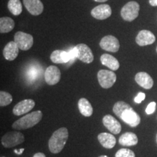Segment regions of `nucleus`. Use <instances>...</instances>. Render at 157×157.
<instances>
[{
  "label": "nucleus",
  "mask_w": 157,
  "mask_h": 157,
  "mask_svg": "<svg viewBox=\"0 0 157 157\" xmlns=\"http://www.w3.org/2000/svg\"><path fill=\"white\" fill-rule=\"evenodd\" d=\"M25 137L21 132H9L2 137L1 143L5 148H13L24 142Z\"/></svg>",
  "instance_id": "obj_5"
},
{
  "label": "nucleus",
  "mask_w": 157,
  "mask_h": 157,
  "mask_svg": "<svg viewBox=\"0 0 157 157\" xmlns=\"http://www.w3.org/2000/svg\"><path fill=\"white\" fill-rule=\"evenodd\" d=\"M7 7H8L9 11L15 16L21 15L23 11L22 5L20 0H9Z\"/></svg>",
  "instance_id": "obj_24"
},
{
  "label": "nucleus",
  "mask_w": 157,
  "mask_h": 157,
  "mask_svg": "<svg viewBox=\"0 0 157 157\" xmlns=\"http://www.w3.org/2000/svg\"><path fill=\"white\" fill-rule=\"evenodd\" d=\"M25 8L33 15H39L44 10V5L40 0H23Z\"/></svg>",
  "instance_id": "obj_15"
},
{
  "label": "nucleus",
  "mask_w": 157,
  "mask_h": 157,
  "mask_svg": "<svg viewBox=\"0 0 157 157\" xmlns=\"http://www.w3.org/2000/svg\"><path fill=\"white\" fill-rule=\"evenodd\" d=\"M145 98H146V95L143 93H139L137 94V95L135 98V102L136 103H140L143 101H144Z\"/></svg>",
  "instance_id": "obj_28"
},
{
  "label": "nucleus",
  "mask_w": 157,
  "mask_h": 157,
  "mask_svg": "<svg viewBox=\"0 0 157 157\" xmlns=\"http://www.w3.org/2000/svg\"><path fill=\"white\" fill-rule=\"evenodd\" d=\"M149 4L153 7H156L157 6V0H149Z\"/></svg>",
  "instance_id": "obj_30"
},
{
  "label": "nucleus",
  "mask_w": 157,
  "mask_h": 157,
  "mask_svg": "<svg viewBox=\"0 0 157 157\" xmlns=\"http://www.w3.org/2000/svg\"><path fill=\"white\" fill-rule=\"evenodd\" d=\"M98 157H109L108 156H106V155H102V156H100Z\"/></svg>",
  "instance_id": "obj_33"
},
{
  "label": "nucleus",
  "mask_w": 157,
  "mask_h": 157,
  "mask_svg": "<svg viewBox=\"0 0 157 157\" xmlns=\"http://www.w3.org/2000/svg\"><path fill=\"white\" fill-rule=\"evenodd\" d=\"M135 82L138 85L146 90L151 89L154 85V80L146 72H139L135 75Z\"/></svg>",
  "instance_id": "obj_16"
},
{
  "label": "nucleus",
  "mask_w": 157,
  "mask_h": 157,
  "mask_svg": "<svg viewBox=\"0 0 157 157\" xmlns=\"http://www.w3.org/2000/svg\"><path fill=\"white\" fill-rule=\"evenodd\" d=\"M95 2H105L108 1V0H94Z\"/></svg>",
  "instance_id": "obj_32"
},
{
  "label": "nucleus",
  "mask_w": 157,
  "mask_h": 157,
  "mask_svg": "<svg viewBox=\"0 0 157 157\" xmlns=\"http://www.w3.org/2000/svg\"><path fill=\"white\" fill-rule=\"evenodd\" d=\"M140 11V5L137 2H129L121 10V17L124 21L131 22L136 19L139 15Z\"/></svg>",
  "instance_id": "obj_4"
},
{
  "label": "nucleus",
  "mask_w": 157,
  "mask_h": 157,
  "mask_svg": "<svg viewBox=\"0 0 157 157\" xmlns=\"http://www.w3.org/2000/svg\"><path fill=\"white\" fill-rule=\"evenodd\" d=\"M50 60L54 63H68L69 61L70 60H71V57L69 52L57 50L52 52V54L50 56Z\"/></svg>",
  "instance_id": "obj_18"
},
{
  "label": "nucleus",
  "mask_w": 157,
  "mask_h": 157,
  "mask_svg": "<svg viewBox=\"0 0 157 157\" xmlns=\"http://www.w3.org/2000/svg\"><path fill=\"white\" fill-rule=\"evenodd\" d=\"M61 74L59 68L56 66H50L44 71V80L49 85H55L60 80Z\"/></svg>",
  "instance_id": "obj_9"
},
{
  "label": "nucleus",
  "mask_w": 157,
  "mask_h": 157,
  "mask_svg": "<svg viewBox=\"0 0 157 157\" xmlns=\"http://www.w3.org/2000/svg\"><path fill=\"white\" fill-rule=\"evenodd\" d=\"M98 140L102 146L108 149H111L115 146L117 140L112 134L108 132H102L98 135Z\"/></svg>",
  "instance_id": "obj_19"
},
{
  "label": "nucleus",
  "mask_w": 157,
  "mask_h": 157,
  "mask_svg": "<svg viewBox=\"0 0 157 157\" xmlns=\"http://www.w3.org/2000/svg\"><path fill=\"white\" fill-rule=\"evenodd\" d=\"M156 52H157V48H156Z\"/></svg>",
  "instance_id": "obj_34"
},
{
  "label": "nucleus",
  "mask_w": 157,
  "mask_h": 157,
  "mask_svg": "<svg viewBox=\"0 0 157 157\" xmlns=\"http://www.w3.org/2000/svg\"><path fill=\"white\" fill-rule=\"evenodd\" d=\"M138 143L137 135L133 132H125L119 137V143L122 146H134Z\"/></svg>",
  "instance_id": "obj_20"
},
{
  "label": "nucleus",
  "mask_w": 157,
  "mask_h": 157,
  "mask_svg": "<svg viewBox=\"0 0 157 157\" xmlns=\"http://www.w3.org/2000/svg\"><path fill=\"white\" fill-rule=\"evenodd\" d=\"M156 41L155 35L148 30H142L137 35L135 42L139 46L143 47L152 44Z\"/></svg>",
  "instance_id": "obj_13"
},
{
  "label": "nucleus",
  "mask_w": 157,
  "mask_h": 157,
  "mask_svg": "<svg viewBox=\"0 0 157 157\" xmlns=\"http://www.w3.org/2000/svg\"><path fill=\"white\" fill-rule=\"evenodd\" d=\"M103 124L112 134L118 135L121 131V124L113 116L108 114L103 118Z\"/></svg>",
  "instance_id": "obj_14"
},
{
  "label": "nucleus",
  "mask_w": 157,
  "mask_h": 157,
  "mask_svg": "<svg viewBox=\"0 0 157 157\" xmlns=\"http://www.w3.org/2000/svg\"><path fill=\"white\" fill-rule=\"evenodd\" d=\"M14 42L16 43L20 50L26 51L31 48L34 44V38L27 33L17 31L14 36Z\"/></svg>",
  "instance_id": "obj_7"
},
{
  "label": "nucleus",
  "mask_w": 157,
  "mask_h": 157,
  "mask_svg": "<svg viewBox=\"0 0 157 157\" xmlns=\"http://www.w3.org/2000/svg\"><path fill=\"white\" fill-rule=\"evenodd\" d=\"M43 117L41 111H36L28 113L24 117L20 118L18 120L15 121L13 124V128L15 129H26L33 127L42 120Z\"/></svg>",
  "instance_id": "obj_3"
},
{
  "label": "nucleus",
  "mask_w": 157,
  "mask_h": 157,
  "mask_svg": "<svg viewBox=\"0 0 157 157\" xmlns=\"http://www.w3.org/2000/svg\"><path fill=\"white\" fill-rule=\"evenodd\" d=\"M78 108L79 110L80 113H82L84 117H90L93 115V109L91 103L86 98H82L79 99L78 102Z\"/></svg>",
  "instance_id": "obj_22"
},
{
  "label": "nucleus",
  "mask_w": 157,
  "mask_h": 157,
  "mask_svg": "<svg viewBox=\"0 0 157 157\" xmlns=\"http://www.w3.org/2000/svg\"><path fill=\"white\" fill-rule=\"evenodd\" d=\"M15 27V21L11 17H2L0 18V32L6 34L10 32Z\"/></svg>",
  "instance_id": "obj_23"
},
{
  "label": "nucleus",
  "mask_w": 157,
  "mask_h": 157,
  "mask_svg": "<svg viewBox=\"0 0 157 157\" xmlns=\"http://www.w3.org/2000/svg\"><path fill=\"white\" fill-rule=\"evenodd\" d=\"M112 14V10L109 5H100L93 8L91 11V15L94 18L98 20H105L109 18Z\"/></svg>",
  "instance_id": "obj_12"
},
{
  "label": "nucleus",
  "mask_w": 157,
  "mask_h": 157,
  "mask_svg": "<svg viewBox=\"0 0 157 157\" xmlns=\"http://www.w3.org/2000/svg\"><path fill=\"white\" fill-rule=\"evenodd\" d=\"M13 101V96L8 93L1 91L0 92V105L2 107L10 105Z\"/></svg>",
  "instance_id": "obj_25"
},
{
  "label": "nucleus",
  "mask_w": 157,
  "mask_h": 157,
  "mask_svg": "<svg viewBox=\"0 0 157 157\" xmlns=\"http://www.w3.org/2000/svg\"><path fill=\"white\" fill-rule=\"evenodd\" d=\"M35 106V102L32 99H25L19 102L13 108V113L15 116L25 114L31 111Z\"/></svg>",
  "instance_id": "obj_11"
},
{
  "label": "nucleus",
  "mask_w": 157,
  "mask_h": 157,
  "mask_svg": "<svg viewBox=\"0 0 157 157\" xmlns=\"http://www.w3.org/2000/svg\"><path fill=\"white\" fill-rule=\"evenodd\" d=\"M156 103L155 102H151V103H149L146 109V112L147 114H152V113H154V111H156Z\"/></svg>",
  "instance_id": "obj_27"
},
{
  "label": "nucleus",
  "mask_w": 157,
  "mask_h": 157,
  "mask_svg": "<svg viewBox=\"0 0 157 157\" xmlns=\"http://www.w3.org/2000/svg\"><path fill=\"white\" fill-rule=\"evenodd\" d=\"M100 46L103 50L111 52H118L120 48L119 40L112 35H108L102 38L100 42Z\"/></svg>",
  "instance_id": "obj_8"
},
{
  "label": "nucleus",
  "mask_w": 157,
  "mask_h": 157,
  "mask_svg": "<svg viewBox=\"0 0 157 157\" xmlns=\"http://www.w3.org/2000/svg\"><path fill=\"white\" fill-rule=\"evenodd\" d=\"M19 48L14 41L6 44L3 50V56L7 60H14L19 54Z\"/></svg>",
  "instance_id": "obj_17"
},
{
  "label": "nucleus",
  "mask_w": 157,
  "mask_h": 157,
  "mask_svg": "<svg viewBox=\"0 0 157 157\" xmlns=\"http://www.w3.org/2000/svg\"><path fill=\"white\" fill-rule=\"evenodd\" d=\"M33 157H46V156H45L43 153L39 152V153H36V154H35Z\"/></svg>",
  "instance_id": "obj_31"
},
{
  "label": "nucleus",
  "mask_w": 157,
  "mask_h": 157,
  "mask_svg": "<svg viewBox=\"0 0 157 157\" xmlns=\"http://www.w3.org/2000/svg\"><path fill=\"white\" fill-rule=\"evenodd\" d=\"M101 62L103 66H106L111 70L117 71L119 68L120 64L118 60L114 57L109 54H103L101 57Z\"/></svg>",
  "instance_id": "obj_21"
},
{
  "label": "nucleus",
  "mask_w": 157,
  "mask_h": 157,
  "mask_svg": "<svg viewBox=\"0 0 157 157\" xmlns=\"http://www.w3.org/2000/svg\"><path fill=\"white\" fill-rule=\"evenodd\" d=\"M77 51V58L85 63H90L93 61L94 56L91 49L85 44H78L75 47Z\"/></svg>",
  "instance_id": "obj_10"
},
{
  "label": "nucleus",
  "mask_w": 157,
  "mask_h": 157,
  "mask_svg": "<svg viewBox=\"0 0 157 157\" xmlns=\"http://www.w3.org/2000/svg\"><path fill=\"white\" fill-rule=\"evenodd\" d=\"M156 139H157V136H156Z\"/></svg>",
  "instance_id": "obj_35"
},
{
  "label": "nucleus",
  "mask_w": 157,
  "mask_h": 157,
  "mask_svg": "<svg viewBox=\"0 0 157 157\" xmlns=\"http://www.w3.org/2000/svg\"><path fill=\"white\" fill-rule=\"evenodd\" d=\"M98 79L102 87L104 89H109L117 81V75L113 71L102 69L98 71Z\"/></svg>",
  "instance_id": "obj_6"
},
{
  "label": "nucleus",
  "mask_w": 157,
  "mask_h": 157,
  "mask_svg": "<svg viewBox=\"0 0 157 157\" xmlns=\"http://www.w3.org/2000/svg\"><path fill=\"white\" fill-rule=\"evenodd\" d=\"M68 138V129L61 127L55 131L49 140V149L52 154H58L63 149Z\"/></svg>",
  "instance_id": "obj_2"
},
{
  "label": "nucleus",
  "mask_w": 157,
  "mask_h": 157,
  "mask_svg": "<svg viewBox=\"0 0 157 157\" xmlns=\"http://www.w3.org/2000/svg\"><path fill=\"white\" fill-rule=\"evenodd\" d=\"M23 151H24V148H21V149H19V150H17V149H15L14 150V152L15 154H18V155H21L22 154Z\"/></svg>",
  "instance_id": "obj_29"
},
{
  "label": "nucleus",
  "mask_w": 157,
  "mask_h": 157,
  "mask_svg": "<svg viewBox=\"0 0 157 157\" xmlns=\"http://www.w3.org/2000/svg\"><path fill=\"white\" fill-rule=\"evenodd\" d=\"M113 111L118 117L132 127H135L140 123V117L128 103L118 101L113 105Z\"/></svg>",
  "instance_id": "obj_1"
},
{
  "label": "nucleus",
  "mask_w": 157,
  "mask_h": 157,
  "mask_svg": "<svg viewBox=\"0 0 157 157\" xmlns=\"http://www.w3.org/2000/svg\"><path fill=\"white\" fill-rule=\"evenodd\" d=\"M115 157H135V154L130 149L121 148L116 153Z\"/></svg>",
  "instance_id": "obj_26"
}]
</instances>
